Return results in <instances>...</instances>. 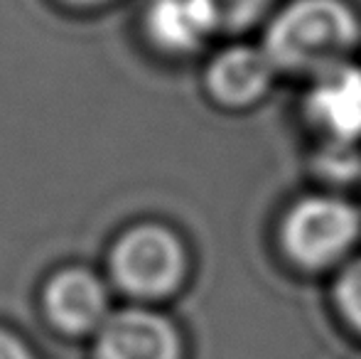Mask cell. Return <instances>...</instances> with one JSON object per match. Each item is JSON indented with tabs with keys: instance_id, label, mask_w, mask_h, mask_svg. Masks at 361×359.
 Returning a JSON list of instances; mask_svg holds the SVG:
<instances>
[{
	"instance_id": "6da1fadb",
	"label": "cell",
	"mask_w": 361,
	"mask_h": 359,
	"mask_svg": "<svg viewBox=\"0 0 361 359\" xmlns=\"http://www.w3.org/2000/svg\"><path fill=\"white\" fill-rule=\"evenodd\" d=\"M361 20L347 0H290L266 25L261 47L278 74L312 79L352 62Z\"/></svg>"
},
{
	"instance_id": "7a4b0ae2",
	"label": "cell",
	"mask_w": 361,
	"mask_h": 359,
	"mask_svg": "<svg viewBox=\"0 0 361 359\" xmlns=\"http://www.w3.org/2000/svg\"><path fill=\"white\" fill-rule=\"evenodd\" d=\"M276 239L293 271L337 273L361 251V207L332 190L300 195L283 209Z\"/></svg>"
},
{
	"instance_id": "3957f363",
	"label": "cell",
	"mask_w": 361,
	"mask_h": 359,
	"mask_svg": "<svg viewBox=\"0 0 361 359\" xmlns=\"http://www.w3.org/2000/svg\"><path fill=\"white\" fill-rule=\"evenodd\" d=\"M187 271V254L175 231L162 224L128 229L111 251V276L123 293L135 298L170 296Z\"/></svg>"
},
{
	"instance_id": "277c9868",
	"label": "cell",
	"mask_w": 361,
	"mask_h": 359,
	"mask_svg": "<svg viewBox=\"0 0 361 359\" xmlns=\"http://www.w3.org/2000/svg\"><path fill=\"white\" fill-rule=\"evenodd\" d=\"M300 116L319 145L361 148V64L352 59L307 79Z\"/></svg>"
},
{
	"instance_id": "5b68a950",
	"label": "cell",
	"mask_w": 361,
	"mask_h": 359,
	"mask_svg": "<svg viewBox=\"0 0 361 359\" xmlns=\"http://www.w3.org/2000/svg\"><path fill=\"white\" fill-rule=\"evenodd\" d=\"M180 355L175 325L145 308L111 312L96 337V359H180Z\"/></svg>"
},
{
	"instance_id": "8992f818",
	"label": "cell",
	"mask_w": 361,
	"mask_h": 359,
	"mask_svg": "<svg viewBox=\"0 0 361 359\" xmlns=\"http://www.w3.org/2000/svg\"><path fill=\"white\" fill-rule=\"evenodd\" d=\"M281 77L276 64L258 44H231L207 67V91L224 109L243 111L261 104Z\"/></svg>"
},
{
	"instance_id": "52a82bcc",
	"label": "cell",
	"mask_w": 361,
	"mask_h": 359,
	"mask_svg": "<svg viewBox=\"0 0 361 359\" xmlns=\"http://www.w3.org/2000/svg\"><path fill=\"white\" fill-rule=\"evenodd\" d=\"M47 315L59 330L81 335L99 330L109 312V293L101 278L84 269L59 271L44 291Z\"/></svg>"
},
{
	"instance_id": "ba28073f",
	"label": "cell",
	"mask_w": 361,
	"mask_h": 359,
	"mask_svg": "<svg viewBox=\"0 0 361 359\" xmlns=\"http://www.w3.org/2000/svg\"><path fill=\"white\" fill-rule=\"evenodd\" d=\"M145 30L165 52L190 54L219 32V23L207 0H150Z\"/></svg>"
},
{
	"instance_id": "9c48e42d",
	"label": "cell",
	"mask_w": 361,
	"mask_h": 359,
	"mask_svg": "<svg viewBox=\"0 0 361 359\" xmlns=\"http://www.w3.org/2000/svg\"><path fill=\"white\" fill-rule=\"evenodd\" d=\"M329 300L339 322L361 337V251H357L337 273H332Z\"/></svg>"
},
{
	"instance_id": "30bf717a",
	"label": "cell",
	"mask_w": 361,
	"mask_h": 359,
	"mask_svg": "<svg viewBox=\"0 0 361 359\" xmlns=\"http://www.w3.org/2000/svg\"><path fill=\"white\" fill-rule=\"evenodd\" d=\"M219 23V32H243L266 18L273 0H207Z\"/></svg>"
},
{
	"instance_id": "8fae6325",
	"label": "cell",
	"mask_w": 361,
	"mask_h": 359,
	"mask_svg": "<svg viewBox=\"0 0 361 359\" xmlns=\"http://www.w3.org/2000/svg\"><path fill=\"white\" fill-rule=\"evenodd\" d=\"M0 359H35L23 340L0 327Z\"/></svg>"
},
{
	"instance_id": "7c38bea8",
	"label": "cell",
	"mask_w": 361,
	"mask_h": 359,
	"mask_svg": "<svg viewBox=\"0 0 361 359\" xmlns=\"http://www.w3.org/2000/svg\"><path fill=\"white\" fill-rule=\"evenodd\" d=\"M67 3H72V5H99V3H104V0H67Z\"/></svg>"
}]
</instances>
